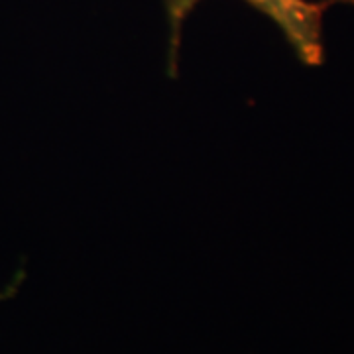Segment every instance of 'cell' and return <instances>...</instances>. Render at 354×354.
<instances>
[{"instance_id":"cell-1","label":"cell","mask_w":354,"mask_h":354,"mask_svg":"<svg viewBox=\"0 0 354 354\" xmlns=\"http://www.w3.org/2000/svg\"><path fill=\"white\" fill-rule=\"evenodd\" d=\"M203 0H165L169 24L167 73L177 77L183 24ZM262 14L279 30L301 64L321 67L325 64V14L339 2L354 0H241Z\"/></svg>"}]
</instances>
